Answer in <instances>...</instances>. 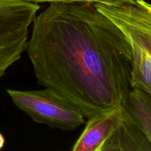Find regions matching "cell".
<instances>
[{"label": "cell", "instance_id": "obj_9", "mask_svg": "<svg viewBox=\"0 0 151 151\" xmlns=\"http://www.w3.org/2000/svg\"><path fill=\"white\" fill-rule=\"evenodd\" d=\"M134 0H29L32 2H54V1H63V2H83L92 3V4H103L109 5L125 4L133 2Z\"/></svg>", "mask_w": 151, "mask_h": 151}, {"label": "cell", "instance_id": "obj_5", "mask_svg": "<svg viewBox=\"0 0 151 151\" xmlns=\"http://www.w3.org/2000/svg\"><path fill=\"white\" fill-rule=\"evenodd\" d=\"M123 115L124 109H114L88 119L72 151H101L106 140L122 122Z\"/></svg>", "mask_w": 151, "mask_h": 151}, {"label": "cell", "instance_id": "obj_10", "mask_svg": "<svg viewBox=\"0 0 151 151\" xmlns=\"http://www.w3.org/2000/svg\"><path fill=\"white\" fill-rule=\"evenodd\" d=\"M4 143H5V139H4V136L0 133V150L3 148V147L4 145Z\"/></svg>", "mask_w": 151, "mask_h": 151}, {"label": "cell", "instance_id": "obj_3", "mask_svg": "<svg viewBox=\"0 0 151 151\" xmlns=\"http://www.w3.org/2000/svg\"><path fill=\"white\" fill-rule=\"evenodd\" d=\"M39 9L27 0H0V78L27 50L28 29Z\"/></svg>", "mask_w": 151, "mask_h": 151}, {"label": "cell", "instance_id": "obj_6", "mask_svg": "<svg viewBox=\"0 0 151 151\" xmlns=\"http://www.w3.org/2000/svg\"><path fill=\"white\" fill-rule=\"evenodd\" d=\"M101 151H151V143L124 109L122 122L106 140Z\"/></svg>", "mask_w": 151, "mask_h": 151}, {"label": "cell", "instance_id": "obj_2", "mask_svg": "<svg viewBox=\"0 0 151 151\" xmlns=\"http://www.w3.org/2000/svg\"><path fill=\"white\" fill-rule=\"evenodd\" d=\"M7 93L13 103L37 123L73 131L85 122V116L78 106L50 88L7 89Z\"/></svg>", "mask_w": 151, "mask_h": 151}, {"label": "cell", "instance_id": "obj_7", "mask_svg": "<svg viewBox=\"0 0 151 151\" xmlns=\"http://www.w3.org/2000/svg\"><path fill=\"white\" fill-rule=\"evenodd\" d=\"M124 109L151 143V97L142 90L132 88Z\"/></svg>", "mask_w": 151, "mask_h": 151}, {"label": "cell", "instance_id": "obj_1", "mask_svg": "<svg viewBox=\"0 0 151 151\" xmlns=\"http://www.w3.org/2000/svg\"><path fill=\"white\" fill-rule=\"evenodd\" d=\"M26 51L38 83L85 117L125 107L132 90L131 44L95 4L50 2L34 19Z\"/></svg>", "mask_w": 151, "mask_h": 151}, {"label": "cell", "instance_id": "obj_11", "mask_svg": "<svg viewBox=\"0 0 151 151\" xmlns=\"http://www.w3.org/2000/svg\"><path fill=\"white\" fill-rule=\"evenodd\" d=\"M27 1H29V0H27Z\"/></svg>", "mask_w": 151, "mask_h": 151}, {"label": "cell", "instance_id": "obj_4", "mask_svg": "<svg viewBox=\"0 0 151 151\" xmlns=\"http://www.w3.org/2000/svg\"><path fill=\"white\" fill-rule=\"evenodd\" d=\"M101 13L120 29L130 43L144 49L151 56V4L145 0L109 5L95 4Z\"/></svg>", "mask_w": 151, "mask_h": 151}, {"label": "cell", "instance_id": "obj_8", "mask_svg": "<svg viewBox=\"0 0 151 151\" xmlns=\"http://www.w3.org/2000/svg\"><path fill=\"white\" fill-rule=\"evenodd\" d=\"M130 44L132 52L131 87L142 90L151 97V56L137 44Z\"/></svg>", "mask_w": 151, "mask_h": 151}]
</instances>
